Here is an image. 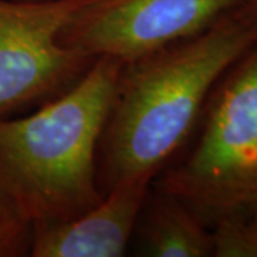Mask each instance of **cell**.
Listing matches in <instances>:
<instances>
[{
  "label": "cell",
  "instance_id": "5b68a950",
  "mask_svg": "<svg viewBox=\"0 0 257 257\" xmlns=\"http://www.w3.org/2000/svg\"><path fill=\"white\" fill-rule=\"evenodd\" d=\"M247 0H92L66 26L60 42L89 57L123 63L197 36Z\"/></svg>",
  "mask_w": 257,
  "mask_h": 257
},
{
  "label": "cell",
  "instance_id": "52a82bcc",
  "mask_svg": "<svg viewBox=\"0 0 257 257\" xmlns=\"http://www.w3.org/2000/svg\"><path fill=\"white\" fill-rule=\"evenodd\" d=\"M133 239L136 254L152 257H213V230L170 193L153 186L147 193Z\"/></svg>",
  "mask_w": 257,
  "mask_h": 257
},
{
  "label": "cell",
  "instance_id": "9c48e42d",
  "mask_svg": "<svg viewBox=\"0 0 257 257\" xmlns=\"http://www.w3.org/2000/svg\"><path fill=\"white\" fill-rule=\"evenodd\" d=\"M32 224L0 187V257L29 256Z\"/></svg>",
  "mask_w": 257,
  "mask_h": 257
},
{
  "label": "cell",
  "instance_id": "8fae6325",
  "mask_svg": "<svg viewBox=\"0 0 257 257\" xmlns=\"http://www.w3.org/2000/svg\"><path fill=\"white\" fill-rule=\"evenodd\" d=\"M33 2H50V0H33Z\"/></svg>",
  "mask_w": 257,
  "mask_h": 257
},
{
  "label": "cell",
  "instance_id": "3957f363",
  "mask_svg": "<svg viewBox=\"0 0 257 257\" xmlns=\"http://www.w3.org/2000/svg\"><path fill=\"white\" fill-rule=\"evenodd\" d=\"M190 149L155 177L209 227L257 204V40L221 74Z\"/></svg>",
  "mask_w": 257,
  "mask_h": 257
},
{
  "label": "cell",
  "instance_id": "30bf717a",
  "mask_svg": "<svg viewBox=\"0 0 257 257\" xmlns=\"http://www.w3.org/2000/svg\"><path fill=\"white\" fill-rule=\"evenodd\" d=\"M247 3H248V5H251L253 8H256V9H257V0H247Z\"/></svg>",
  "mask_w": 257,
  "mask_h": 257
},
{
  "label": "cell",
  "instance_id": "ba28073f",
  "mask_svg": "<svg viewBox=\"0 0 257 257\" xmlns=\"http://www.w3.org/2000/svg\"><path fill=\"white\" fill-rule=\"evenodd\" d=\"M213 257H257V204L213 227Z\"/></svg>",
  "mask_w": 257,
  "mask_h": 257
},
{
  "label": "cell",
  "instance_id": "6da1fadb",
  "mask_svg": "<svg viewBox=\"0 0 257 257\" xmlns=\"http://www.w3.org/2000/svg\"><path fill=\"white\" fill-rule=\"evenodd\" d=\"M256 40L257 9L246 3L197 36L123 64L97 152L101 193L170 165L221 74Z\"/></svg>",
  "mask_w": 257,
  "mask_h": 257
},
{
  "label": "cell",
  "instance_id": "277c9868",
  "mask_svg": "<svg viewBox=\"0 0 257 257\" xmlns=\"http://www.w3.org/2000/svg\"><path fill=\"white\" fill-rule=\"evenodd\" d=\"M92 0H0V119L70 89L94 62L60 35Z\"/></svg>",
  "mask_w": 257,
  "mask_h": 257
},
{
  "label": "cell",
  "instance_id": "7a4b0ae2",
  "mask_svg": "<svg viewBox=\"0 0 257 257\" xmlns=\"http://www.w3.org/2000/svg\"><path fill=\"white\" fill-rule=\"evenodd\" d=\"M123 64L96 57L35 113L0 119V187L32 226L73 219L101 200L97 152Z\"/></svg>",
  "mask_w": 257,
  "mask_h": 257
},
{
  "label": "cell",
  "instance_id": "8992f818",
  "mask_svg": "<svg viewBox=\"0 0 257 257\" xmlns=\"http://www.w3.org/2000/svg\"><path fill=\"white\" fill-rule=\"evenodd\" d=\"M153 180V175L130 177L73 219L33 224L29 256H124Z\"/></svg>",
  "mask_w": 257,
  "mask_h": 257
}]
</instances>
